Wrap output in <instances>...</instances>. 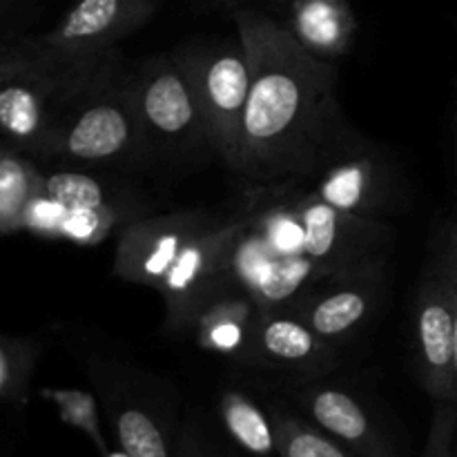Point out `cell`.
Returning <instances> with one entry per match:
<instances>
[{
	"label": "cell",
	"instance_id": "6da1fadb",
	"mask_svg": "<svg viewBox=\"0 0 457 457\" xmlns=\"http://www.w3.org/2000/svg\"><path fill=\"white\" fill-rule=\"evenodd\" d=\"M250 62L239 174L257 186L311 179L355 137L337 98V70L293 31L253 9L235 12Z\"/></svg>",
	"mask_w": 457,
	"mask_h": 457
},
{
	"label": "cell",
	"instance_id": "7a4b0ae2",
	"mask_svg": "<svg viewBox=\"0 0 457 457\" xmlns=\"http://www.w3.org/2000/svg\"><path fill=\"white\" fill-rule=\"evenodd\" d=\"M239 210L241 221L228 250L223 286L272 311L290 308L328 279L306 253L295 181L259 186Z\"/></svg>",
	"mask_w": 457,
	"mask_h": 457
},
{
	"label": "cell",
	"instance_id": "3957f363",
	"mask_svg": "<svg viewBox=\"0 0 457 457\" xmlns=\"http://www.w3.org/2000/svg\"><path fill=\"white\" fill-rule=\"evenodd\" d=\"M116 67V52L76 65H58L29 47L4 54L0 56V134L21 150L45 156L71 105L114 79Z\"/></svg>",
	"mask_w": 457,
	"mask_h": 457
},
{
	"label": "cell",
	"instance_id": "277c9868",
	"mask_svg": "<svg viewBox=\"0 0 457 457\" xmlns=\"http://www.w3.org/2000/svg\"><path fill=\"white\" fill-rule=\"evenodd\" d=\"M143 205L123 187L74 170L43 174L25 214V230L74 245L103 244L143 217Z\"/></svg>",
	"mask_w": 457,
	"mask_h": 457
},
{
	"label": "cell",
	"instance_id": "5b68a950",
	"mask_svg": "<svg viewBox=\"0 0 457 457\" xmlns=\"http://www.w3.org/2000/svg\"><path fill=\"white\" fill-rule=\"evenodd\" d=\"M190 74L204 120L205 143L239 174L250 62L239 36L235 43L179 54Z\"/></svg>",
	"mask_w": 457,
	"mask_h": 457
},
{
	"label": "cell",
	"instance_id": "8992f818",
	"mask_svg": "<svg viewBox=\"0 0 457 457\" xmlns=\"http://www.w3.org/2000/svg\"><path fill=\"white\" fill-rule=\"evenodd\" d=\"M147 147L129 80L120 85L110 79L80 96L58 125L45 156L107 163L132 156Z\"/></svg>",
	"mask_w": 457,
	"mask_h": 457
},
{
	"label": "cell",
	"instance_id": "52a82bcc",
	"mask_svg": "<svg viewBox=\"0 0 457 457\" xmlns=\"http://www.w3.org/2000/svg\"><path fill=\"white\" fill-rule=\"evenodd\" d=\"M297 212L306 253L328 279L386 262L393 230L388 221L355 217L333 208L312 190L297 187Z\"/></svg>",
	"mask_w": 457,
	"mask_h": 457
},
{
	"label": "cell",
	"instance_id": "ba28073f",
	"mask_svg": "<svg viewBox=\"0 0 457 457\" xmlns=\"http://www.w3.org/2000/svg\"><path fill=\"white\" fill-rule=\"evenodd\" d=\"M156 7V0H76L52 31L27 47L58 65L96 61L141 29Z\"/></svg>",
	"mask_w": 457,
	"mask_h": 457
},
{
	"label": "cell",
	"instance_id": "9c48e42d",
	"mask_svg": "<svg viewBox=\"0 0 457 457\" xmlns=\"http://www.w3.org/2000/svg\"><path fill=\"white\" fill-rule=\"evenodd\" d=\"M134 107L147 145L186 147L205 141L195 85L181 56H159L129 80Z\"/></svg>",
	"mask_w": 457,
	"mask_h": 457
},
{
	"label": "cell",
	"instance_id": "30bf717a",
	"mask_svg": "<svg viewBox=\"0 0 457 457\" xmlns=\"http://www.w3.org/2000/svg\"><path fill=\"white\" fill-rule=\"evenodd\" d=\"M312 187L321 201L346 214L386 221L404 201L400 172L386 154L361 141H351L320 172Z\"/></svg>",
	"mask_w": 457,
	"mask_h": 457
},
{
	"label": "cell",
	"instance_id": "8fae6325",
	"mask_svg": "<svg viewBox=\"0 0 457 457\" xmlns=\"http://www.w3.org/2000/svg\"><path fill=\"white\" fill-rule=\"evenodd\" d=\"M415 369L424 391L437 402L455 400V306L440 254L420 281L413 312Z\"/></svg>",
	"mask_w": 457,
	"mask_h": 457
},
{
	"label": "cell",
	"instance_id": "7c38bea8",
	"mask_svg": "<svg viewBox=\"0 0 457 457\" xmlns=\"http://www.w3.org/2000/svg\"><path fill=\"white\" fill-rule=\"evenodd\" d=\"M217 219L219 214L208 210H177L137 219L119 232L114 275L129 284L159 290L183 248Z\"/></svg>",
	"mask_w": 457,
	"mask_h": 457
},
{
	"label": "cell",
	"instance_id": "4fadbf2b",
	"mask_svg": "<svg viewBox=\"0 0 457 457\" xmlns=\"http://www.w3.org/2000/svg\"><path fill=\"white\" fill-rule=\"evenodd\" d=\"M241 210L219 217L183 248L156 293L165 302V326L174 333L190 328L201 303L223 288L228 250L237 235Z\"/></svg>",
	"mask_w": 457,
	"mask_h": 457
},
{
	"label": "cell",
	"instance_id": "5bb4252c",
	"mask_svg": "<svg viewBox=\"0 0 457 457\" xmlns=\"http://www.w3.org/2000/svg\"><path fill=\"white\" fill-rule=\"evenodd\" d=\"M386 262L321 281L288 311L302 317L326 342L346 344L370 321L384 295Z\"/></svg>",
	"mask_w": 457,
	"mask_h": 457
},
{
	"label": "cell",
	"instance_id": "9a60e30c",
	"mask_svg": "<svg viewBox=\"0 0 457 457\" xmlns=\"http://www.w3.org/2000/svg\"><path fill=\"white\" fill-rule=\"evenodd\" d=\"M337 364V346L320 337L302 317L288 308H262L254 335L253 369L277 370L302 382H317Z\"/></svg>",
	"mask_w": 457,
	"mask_h": 457
},
{
	"label": "cell",
	"instance_id": "2e32d148",
	"mask_svg": "<svg viewBox=\"0 0 457 457\" xmlns=\"http://www.w3.org/2000/svg\"><path fill=\"white\" fill-rule=\"evenodd\" d=\"M303 418L357 457H397L391 437L364 404L342 386L312 384L297 393Z\"/></svg>",
	"mask_w": 457,
	"mask_h": 457
},
{
	"label": "cell",
	"instance_id": "e0dca14e",
	"mask_svg": "<svg viewBox=\"0 0 457 457\" xmlns=\"http://www.w3.org/2000/svg\"><path fill=\"white\" fill-rule=\"evenodd\" d=\"M259 315L262 306L253 297L223 286L201 303L190 328L204 351L253 369Z\"/></svg>",
	"mask_w": 457,
	"mask_h": 457
},
{
	"label": "cell",
	"instance_id": "ac0fdd59",
	"mask_svg": "<svg viewBox=\"0 0 457 457\" xmlns=\"http://www.w3.org/2000/svg\"><path fill=\"white\" fill-rule=\"evenodd\" d=\"M288 29L306 52L333 62L351 49L357 18L348 0H290Z\"/></svg>",
	"mask_w": 457,
	"mask_h": 457
},
{
	"label": "cell",
	"instance_id": "d6986e66",
	"mask_svg": "<svg viewBox=\"0 0 457 457\" xmlns=\"http://www.w3.org/2000/svg\"><path fill=\"white\" fill-rule=\"evenodd\" d=\"M219 420L232 445L248 457H279L270 411L250 393L226 388L219 397Z\"/></svg>",
	"mask_w": 457,
	"mask_h": 457
},
{
	"label": "cell",
	"instance_id": "ffe728a7",
	"mask_svg": "<svg viewBox=\"0 0 457 457\" xmlns=\"http://www.w3.org/2000/svg\"><path fill=\"white\" fill-rule=\"evenodd\" d=\"M119 449L129 457H174L177 445L165 420L154 406L138 400H114L110 404Z\"/></svg>",
	"mask_w": 457,
	"mask_h": 457
},
{
	"label": "cell",
	"instance_id": "44dd1931",
	"mask_svg": "<svg viewBox=\"0 0 457 457\" xmlns=\"http://www.w3.org/2000/svg\"><path fill=\"white\" fill-rule=\"evenodd\" d=\"M40 179L29 159L0 145V235L25 230V214L38 192Z\"/></svg>",
	"mask_w": 457,
	"mask_h": 457
},
{
	"label": "cell",
	"instance_id": "7402d4cb",
	"mask_svg": "<svg viewBox=\"0 0 457 457\" xmlns=\"http://www.w3.org/2000/svg\"><path fill=\"white\" fill-rule=\"evenodd\" d=\"M277 433L279 457H357L326 436L311 420L281 406H268Z\"/></svg>",
	"mask_w": 457,
	"mask_h": 457
},
{
	"label": "cell",
	"instance_id": "603a6c76",
	"mask_svg": "<svg viewBox=\"0 0 457 457\" xmlns=\"http://www.w3.org/2000/svg\"><path fill=\"white\" fill-rule=\"evenodd\" d=\"M43 395L56 406L58 415L67 427L80 431L92 442L98 455L103 457L110 451L105 433H103L101 415H98V402L92 393L83 388H47Z\"/></svg>",
	"mask_w": 457,
	"mask_h": 457
},
{
	"label": "cell",
	"instance_id": "cb8c5ba5",
	"mask_svg": "<svg viewBox=\"0 0 457 457\" xmlns=\"http://www.w3.org/2000/svg\"><path fill=\"white\" fill-rule=\"evenodd\" d=\"M34 357L29 344L0 337V397H16L25 391Z\"/></svg>",
	"mask_w": 457,
	"mask_h": 457
},
{
	"label": "cell",
	"instance_id": "d4e9b609",
	"mask_svg": "<svg viewBox=\"0 0 457 457\" xmlns=\"http://www.w3.org/2000/svg\"><path fill=\"white\" fill-rule=\"evenodd\" d=\"M420 457H457V402H437L427 446Z\"/></svg>",
	"mask_w": 457,
	"mask_h": 457
},
{
	"label": "cell",
	"instance_id": "484cf974",
	"mask_svg": "<svg viewBox=\"0 0 457 457\" xmlns=\"http://www.w3.org/2000/svg\"><path fill=\"white\" fill-rule=\"evenodd\" d=\"M445 270L449 275L451 290H453V306H455V400L457 402V223L446 230L445 241L437 248Z\"/></svg>",
	"mask_w": 457,
	"mask_h": 457
},
{
	"label": "cell",
	"instance_id": "4316f807",
	"mask_svg": "<svg viewBox=\"0 0 457 457\" xmlns=\"http://www.w3.org/2000/svg\"><path fill=\"white\" fill-rule=\"evenodd\" d=\"M174 457H217L212 453V451L205 449L204 445L199 442V437L195 436V433L186 431L181 436V440H179L177 445V455Z\"/></svg>",
	"mask_w": 457,
	"mask_h": 457
},
{
	"label": "cell",
	"instance_id": "83f0119b",
	"mask_svg": "<svg viewBox=\"0 0 457 457\" xmlns=\"http://www.w3.org/2000/svg\"><path fill=\"white\" fill-rule=\"evenodd\" d=\"M103 457H129L123 449H110Z\"/></svg>",
	"mask_w": 457,
	"mask_h": 457
}]
</instances>
